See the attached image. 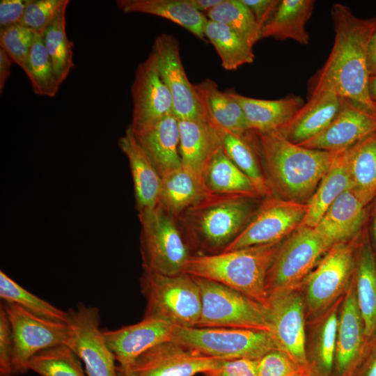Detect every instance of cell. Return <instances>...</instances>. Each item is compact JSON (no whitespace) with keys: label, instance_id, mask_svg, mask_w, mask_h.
Wrapping results in <instances>:
<instances>
[{"label":"cell","instance_id":"obj_44","mask_svg":"<svg viewBox=\"0 0 376 376\" xmlns=\"http://www.w3.org/2000/svg\"><path fill=\"white\" fill-rule=\"evenodd\" d=\"M69 3V0H29L20 24L36 33L43 34L58 13Z\"/></svg>","mask_w":376,"mask_h":376},{"label":"cell","instance_id":"obj_37","mask_svg":"<svg viewBox=\"0 0 376 376\" xmlns=\"http://www.w3.org/2000/svg\"><path fill=\"white\" fill-rule=\"evenodd\" d=\"M204 15L208 19L229 26L251 47L262 38L253 14L241 0H222Z\"/></svg>","mask_w":376,"mask_h":376},{"label":"cell","instance_id":"obj_19","mask_svg":"<svg viewBox=\"0 0 376 376\" xmlns=\"http://www.w3.org/2000/svg\"><path fill=\"white\" fill-rule=\"evenodd\" d=\"M175 325L157 318L141 321L115 330L103 331L108 347L120 366H131L136 359L152 347L171 340Z\"/></svg>","mask_w":376,"mask_h":376},{"label":"cell","instance_id":"obj_40","mask_svg":"<svg viewBox=\"0 0 376 376\" xmlns=\"http://www.w3.org/2000/svg\"><path fill=\"white\" fill-rule=\"evenodd\" d=\"M0 297L17 304L26 311L44 319L67 323L68 312L30 292L0 271Z\"/></svg>","mask_w":376,"mask_h":376},{"label":"cell","instance_id":"obj_17","mask_svg":"<svg viewBox=\"0 0 376 376\" xmlns=\"http://www.w3.org/2000/svg\"><path fill=\"white\" fill-rule=\"evenodd\" d=\"M272 335L278 349L308 369L303 296L296 290L269 298Z\"/></svg>","mask_w":376,"mask_h":376},{"label":"cell","instance_id":"obj_7","mask_svg":"<svg viewBox=\"0 0 376 376\" xmlns=\"http://www.w3.org/2000/svg\"><path fill=\"white\" fill-rule=\"evenodd\" d=\"M143 269L164 275L184 273L191 249L177 221L161 207L139 212Z\"/></svg>","mask_w":376,"mask_h":376},{"label":"cell","instance_id":"obj_23","mask_svg":"<svg viewBox=\"0 0 376 376\" xmlns=\"http://www.w3.org/2000/svg\"><path fill=\"white\" fill-rule=\"evenodd\" d=\"M368 203L350 188L330 205L314 228L331 246L346 242L361 228Z\"/></svg>","mask_w":376,"mask_h":376},{"label":"cell","instance_id":"obj_10","mask_svg":"<svg viewBox=\"0 0 376 376\" xmlns=\"http://www.w3.org/2000/svg\"><path fill=\"white\" fill-rule=\"evenodd\" d=\"M67 312L69 334L64 345L84 362L86 375L118 376L116 360L100 329L99 309L79 303Z\"/></svg>","mask_w":376,"mask_h":376},{"label":"cell","instance_id":"obj_29","mask_svg":"<svg viewBox=\"0 0 376 376\" xmlns=\"http://www.w3.org/2000/svg\"><path fill=\"white\" fill-rule=\"evenodd\" d=\"M347 150L338 153L320 182L307 203L308 210L300 226L314 228L337 198L354 187L349 169Z\"/></svg>","mask_w":376,"mask_h":376},{"label":"cell","instance_id":"obj_24","mask_svg":"<svg viewBox=\"0 0 376 376\" xmlns=\"http://www.w3.org/2000/svg\"><path fill=\"white\" fill-rule=\"evenodd\" d=\"M127 157L139 212L158 205L162 178L128 127L118 142Z\"/></svg>","mask_w":376,"mask_h":376},{"label":"cell","instance_id":"obj_50","mask_svg":"<svg viewBox=\"0 0 376 376\" xmlns=\"http://www.w3.org/2000/svg\"><path fill=\"white\" fill-rule=\"evenodd\" d=\"M13 60L8 54L0 47V93L2 94L8 79L10 75Z\"/></svg>","mask_w":376,"mask_h":376},{"label":"cell","instance_id":"obj_25","mask_svg":"<svg viewBox=\"0 0 376 376\" xmlns=\"http://www.w3.org/2000/svg\"><path fill=\"white\" fill-rule=\"evenodd\" d=\"M365 331L358 308L354 285H350L339 311L335 365L339 376H345L359 356Z\"/></svg>","mask_w":376,"mask_h":376},{"label":"cell","instance_id":"obj_27","mask_svg":"<svg viewBox=\"0 0 376 376\" xmlns=\"http://www.w3.org/2000/svg\"><path fill=\"white\" fill-rule=\"evenodd\" d=\"M116 3L125 14L140 13L161 17L183 27L202 41H207L204 35L207 18L188 0H118Z\"/></svg>","mask_w":376,"mask_h":376},{"label":"cell","instance_id":"obj_33","mask_svg":"<svg viewBox=\"0 0 376 376\" xmlns=\"http://www.w3.org/2000/svg\"><path fill=\"white\" fill-rule=\"evenodd\" d=\"M203 182L211 194L260 196L250 178L228 158L222 148L209 163Z\"/></svg>","mask_w":376,"mask_h":376},{"label":"cell","instance_id":"obj_47","mask_svg":"<svg viewBox=\"0 0 376 376\" xmlns=\"http://www.w3.org/2000/svg\"><path fill=\"white\" fill-rule=\"evenodd\" d=\"M257 360L237 358L222 360L217 368L204 375L210 376H258Z\"/></svg>","mask_w":376,"mask_h":376},{"label":"cell","instance_id":"obj_16","mask_svg":"<svg viewBox=\"0 0 376 376\" xmlns=\"http://www.w3.org/2000/svg\"><path fill=\"white\" fill-rule=\"evenodd\" d=\"M224 359H226L208 357L168 340L139 355L131 368L136 376H194L214 370Z\"/></svg>","mask_w":376,"mask_h":376},{"label":"cell","instance_id":"obj_46","mask_svg":"<svg viewBox=\"0 0 376 376\" xmlns=\"http://www.w3.org/2000/svg\"><path fill=\"white\" fill-rule=\"evenodd\" d=\"M14 339L8 315L0 306V375L13 376Z\"/></svg>","mask_w":376,"mask_h":376},{"label":"cell","instance_id":"obj_39","mask_svg":"<svg viewBox=\"0 0 376 376\" xmlns=\"http://www.w3.org/2000/svg\"><path fill=\"white\" fill-rule=\"evenodd\" d=\"M66 9L67 6L58 13L43 33L45 46L61 84L75 67L72 61L73 45L66 33Z\"/></svg>","mask_w":376,"mask_h":376},{"label":"cell","instance_id":"obj_53","mask_svg":"<svg viewBox=\"0 0 376 376\" xmlns=\"http://www.w3.org/2000/svg\"><path fill=\"white\" fill-rule=\"evenodd\" d=\"M360 376H376V350L368 361Z\"/></svg>","mask_w":376,"mask_h":376},{"label":"cell","instance_id":"obj_22","mask_svg":"<svg viewBox=\"0 0 376 376\" xmlns=\"http://www.w3.org/2000/svg\"><path fill=\"white\" fill-rule=\"evenodd\" d=\"M241 106L249 130L261 134H279L304 104L301 97L262 100L227 91Z\"/></svg>","mask_w":376,"mask_h":376},{"label":"cell","instance_id":"obj_30","mask_svg":"<svg viewBox=\"0 0 376 376\" xmlns=\"http://www.w3.org/2000/svg\"><path fill=\"white\" fill-rule=\"evenodd\" d=\"M313 0H281L271 18L263 26L261 37L293 40L308 45L309 34L306 25L312 15Z\"/></svg>","mask_w":376,"mask_h":376},{"label":"cell","instance_id":"obj_48","mask_svg":"<svg viewBox=\"0 0 376 376\" xmlns=\"http://www.w3.org/2000/svg\"><path fill=\"white\" fill-rule=\"evenodd\" d=\"M29 0H1L0 29L20 24Z\"/></svg>","mask_w":376,"mask_h":376},{"label":"cell","instance_id":"obj_4","mask_svg":"<svg viewBox=\"0 0 376 376\" xmlns=\"http://www.w3.org/2000/svg\"><path fill=\"white\" fill-rule=\"evenodd\" d=\"M281 244L192 254L184 273L223 284L269 308L266 280Z\"/></svg>","mask_w":376,"mask_h":376},{"label":"cell","instance_id":"obj_15","mask_svg":"<svg viewBox=\"0 0 376 376\" xmlns=\"http://www.w3.org/2000/svg\"><path fill=\"white\" fill-rule=\"evenodd\" d=\"M152 52L157 56L161 77L171 93L175 116L182 120L205 119L194 85L184 69L178 39L171 34H159L154 40Z\"/></svg>","mask_w":376,"mask_h":376},{"label":"cell","instance_id":"obj_45","mask_svg":"<svg viewBox=\"0 0 376 376\" xmlns=\"http://www.w3.org/2000/svg\"><path fill=\"white\" fill-rule=\"evenodd\" d=\"M258 376H310L306 369L279 349L271 350L257 361Z\"/></svg>","mask_w":376,"mask_h":376},{"label":"cell","instance_id":"obj_35","mask_svg":"<svg viewBox=\"0 0 376 376\" xmlns=\"http://www.w3.org/2000/svg\"><path fill=\"white\" fill-rule=\"evenodd\" d=\"M204 35L215 48L225 70H235L253 62V47L229 26L207 19Z\"/></svg>","mask_w":376,"mask_h":376},{"label":"cell","instance_id":"obj_21","mask_svg":"<svg viewBox=\"0 0 376 376\" xmlns=\"http://www.w3.org/2000/svg\"><path fill=\"white\" fill-rule=\"evenodd\" d=\"M343 97L329 91L310 93L306 103L280 132L288 141L300 144L325 129L338 113Z\"/></svg>","mask_w":376,"mask_h":376},{"label":"cell","instance_id":"obj_12","mask_svg":"<svg viewBox=\"0 0 376 376\" xmlns=\"http://www.w3.org/2000/svg\"><path fill=\"white\" fill-rule=\"evenodd\" d=\"M353 265L352 244L344 242L329 248L304 281L310 315H321L348 289Z\"/></svg>","mask_w":376,"mask_h":376},{"label":"cell","instance_id":"obj_57","mask_svg":"<svg viewBox=\"0 0 376 376\" xmlns=\"http://www.w3.org/2000/svg\"><path fill=\"white\" fill-rule=\"evenodd\" d=\"M205 375V376H210V375Z\"/></svg>","mask_w":376,"mask_h":376},{"label":"cell","instance_id":"obj_56","mask_svg":"<svg viewBox=\"0 0 376 376\" xmlns=\"http://www.w3.org/2000/svg\"><path fill=\"white\" fill-rule=\"evenodd\" d=\"M373 231L374 238L376 242V213L374 216V219H373Z\"/></svg>","mask_w":376,"mask_h":376},{"label":"cell","instance_id":"obj_3","mask_svg":"<svg viewBox=\"0 0 376 376\" xmlns=\"http://www.w3.org/2000/svg\"><path fill=\"white\" fill-rule=\"evenodd\" d=\"M242 195L207 193L177 219L190 249L198 254L222 252L256 212L252 201Z\"/></svg>","mask_w":376,"mask_h":376},{"label":"cell","instance_id":"obj_52","mask_svg":"<svg viewBox=\"0 0 376 376\" xmlns=\"http://www.w3.org/2000/svg\"><path fill=\"white\" fill-rule=\"evenodd\" d=\"M190 4L198 11L205 13L210 10L222 0H188Z\"/></svg>","mask_w":376,"mask_h":376},{"label":"cell","instance_id":"obj_38","mask_svg":"<svg viewBox=\"0 0 376 376\" xmlns=\"http://www.w3.org/2000/svg\"><path fill=\"white\" fill-rule=\"evenodd\" d=\"M24 72L29 77L32 89L36 95L53 97L58 92L61 84L45 46L43 34L35 33L27 68Z\"/></svg>","mask_w":376,"mask_h":376},{"label":"cell","instance_id":"obj_13","mask_svg":"<svg viewBox=\"0 0 376 376\" xmlns=\"http://www.w3.org/2000/svg\"><path fill=\"white\" fill-rule=\"evenodd\" d=\"M10 320L13 339V374L29 371V360L38 352L65 344L69 334L67 323L48 320L38 317L15 303L1 304Z\"/></svg>","mask_w":376,"mask_h":376},{"label":"cell","instance_id":"obj_51","mask_svg":"<svg viewBox=\"0 0 376 376\" xmlns=\"http://www.w3.org/2000/svg\"><path fill=\"white\" fill-rule=\"evenodd\" d=\"M368 66L370 75H376V28L368 45Z\"/></svg>","mask_w":376,"mask_h":376},{"label":"cell","instance_id":"obj_20","mask_svg":"<svg viewBox=\"0 0 376 376\" xmlns=\"http://www.w3.org/2000/svg\"><path fill=\"white\" fill-rule=\"evenodd\" d=\"M179 130L182 167L203 183L205 169L222 148L219 135L206 118L179 120Z\"/></svg>","mask_w":376,"mask_h":376},{"label":"cell","instance_id":"obj_6","mask_svg":"<svg viewBox=\"0 0 376 376\" xmlns=\"http://www.w3.org/2000/svg\"><path fill=\"white\" fill-rule=\"evenodd\" d=\"M194 277L199 287L202 301L201 313L196 327L245 329L272 333L269 308L223 284Z\"/></svg>","mask_w":376,"mask_h":376},{"label":"cell","instance_id":"obj_28","mask_svg":"<svg viewBox=\"0 0 376 376\" xmlns=\"http://www.w3.org/2000/svg\"><path fill=\"white\" fill-rule=\"evenodd\" d=\"M194 88L206 118L238 135L250 130L240 104L227 91H219L214 81L205 79L194 84Z\"/></svg>","mask_w":376,"mask_h":376},{"label":"cell","instance_id":"obj_11","mask_svg":"<svg viewBox=\"0 0 376 376\" xmlns=\"http://www.w3.org/2000/svg\"><path fill=\"white\" fill-rule=\"evenodd\" d=\"M307 210V203L268 196L223 251L281 242L301 225Z\"/></svg>","mask_w":376,"mask_h":376},{"label":"cell","instance_id":"obj_26","mask_svg":"<svg viewBox=\"0 0 376 376\" xmlns=\"http://www.w3.org/2000/svg\"><path fill=\"white\" fill-rule=\"evenodd\" d=\"M133 134L161 177L182 167L179 120L174 113L148 129Z\"/></svg>","mask_w":376,"mask_h":376},{"label":"cell","instance_id":"obj_31","mask_svg":"<svg viewBox=\"0 0 376 376\" xmlns=\"http://www.w3.org/2000/svg\"><path fill=\"white\" fill-rule=\"evenodd\" d=\"M206 119L217 131L226 155L250 178L260 196H271L265 172L260 164V157L251 139V130L244 135H238Z\"/></svg>","mask_w":376,"mask_h":376},{"label":"cell","instance_id":"obj_42","mask_svg":"<svg viewBox=\"0 0 376 376\" xmlns=\"http://www.w3.org/2000/svg\"><path fill=\"white\" fill-rule=\"evenodd\" d=\"M339 306L340 301H337L321 315L315 330V357L320 370L325 374L331 372L335 361Z\"/></svg>","mask_w":376,"mask_h":376},{"label":"cell","instance_id":"obj_54","mask_svg":"<svg viewBox=\"0 0 376 376\" xmlns=\"http://www.w3.org/2000/svg\"><path fill=\"white\" fill-rule=\"evenodd\" d=\"M368 89L371 100L376 103V75L369 76Z\"/></svg>","mask_w":376,"mask_h":376},{"label":"cell","instance_id":"obj_49","mask_svg":"<svg viewBox=\"0 0 376 376\" xmlns=\"http://www.w3.org/2000/svg\"><path fill=\"white\" fill-rule=\"evenodd\" d=\"M253 14L260 30L275 12L279 0H241Z\"/></svg>","mask_w":376,"mask_h":376},{"label":"cell","instance_id":"obj_36","mask_svg":"<svg viewBox=\"0 0 376 376\" xmlns=\"http://www.w3.org/2000/svg\"><path fill=\"white\" fill-rule=\"evenodd\" d=\"M347 150L353 188L369 203L376 195V132Z\"/></svg>","mask_w":376,"mask_h":376},{"label":"cell","instance_id":"obj_1","mask_svg":"<svg viewBox=\"0 0 376 376\" xmlns=\"http://www.w3.org/2000/svg\"><path fill=\"white\" fill-rule=\"evenodd\" d=\"M334 40L322 68L314 76L311 92H334L376 115V104L369 96L368 49L376 28V16L360 18L342 3L331 9Z\"/></svg>","mask_w":376,"mask_h":376},{"label":"cell","instance_id":"obj_5","mask_svg":"<svg viewBox=\"0 0 376 376\" xmlns=\"http://www.w3.org/2000/svg\"><path fill=\"white\" fill-rule=\"evenodd\" d=\"M140 286L146 301L143 318H157L178 327L197 325L202 301L194 276L186 273L164 275L143 269Z\"/></svg>","mask_w":376,"mask_h":376},{"label":"cell","instance_id":"obj_41","mask_svg":"<svg viewBox=\"0 0 376 376\" xmlns=\"http://www.w3.org/2000/svg\"><path fill=\"white\" fill-rule=\"evenodd\" d=\"M28 369L40 376H87L78 357L64 344L36 353L29 360Z\"/></svg>","mask_w":376,"mask_h":376},{"label":"cell","instance_id":"obj_58","mask_svg":"<svg viewBox=\"0 0 376 376\" xmlns=\"http://www.w3.org/2000/svg\"><path fill=\"white\" fill-rule=\"evenodd\" d=\"M376 104V103H375Z\"/></svg>","mask_w":376,"mask_h":376},{"label":"cell","instance_id":"obj_2","mask_svg":"<svg viewBox=\"0 0 376 376\" xmlns=\"http://www.w3.org/2000/svg\"><path fill=\"white\" fill-rule=\"evenodd\" d=\"M251 136L272 196L299 203L309 201L340 152L308 148L279 134L251 130Z\"/></svg>","mask_w":376,"mask_h":376},{"label":"cell","instance_id":"obj_9","mask_svg":"<svg viewBox=\"0 0 376 376\" xmlns=\"http://www.w3.org/2000/svg\"><path fill=\"white\" fill-rule=\"evenodd\" d=\"M330 247L314 228L299 226L281 244L269 270L268 297L297 290Z\"/></svg>","mask_w":376,"mask_h":376},{"label":"cell","instance_id":"obj_43","mask_svg":"<svg viewBox=\"0 0 376 376\" xmlns=\"http://www.w3.org/2000/svg\"><path fill=\"white\" fill-rule=\"evenodd\" d=\"M34 37L35 32L22 24L0 29V47L24 72Z\"/></svg>","mask_w":376,"mask_h":376},{"label":"cell","instance_id":"obj_8","mask_svg":"<svg viewBox=\"0 0 376 376\" xmlns=\"http://www.w3.org/2000/svg\"><path fill=\"white\" fill-rule=\"evenodd\" d=\"M171 340L208 357L228 359L257 360L278 349L271 333L245 329L175 326Z\"/></svg>","mask_w":376,"mask_h":376},{"label":"cell","instance_id":"obj_14","mask_svg":"<svg viewBox=\"0 0 376 376\" xmlns=\"http://www.w3.org/2000/svg\"><path fill=\"white\" fill-rule=\"evenodd\" d=\"M131 96L133 110L129 127L134 133L148 129L173 113L172 97L152 51L136 68Z\"/></svg>","mask_w":376,"mask_h":376},{"label":"cell","instance_id":"obj_34","mask_svg":"<svg viewBox=\"0 0 376 376\" xmlns=\"http://www.w3.org/2000/svg\"><path fill=\"white\" fill-rule=\"evenodd\" d=\"M354 287L365 337L371 338L376 333V261L368 242L359 252Z\"/></svg>","mask_w":376,"mask_h":376},{"label":"cell","instance_id":"obj_55","mask_svg":"<svg viewBox=\"0 0 376 376\" xmlns=\"http://www.w3.org/2000/svg\"><path fill=\"white\" fill-rule=\"evenodd\" d=\"M118 370L122 376H136L132 371L131 366H127L123 368H118Z\"/></svg>","mask_w":376,"mask_h":376},{"label":"cell","instance_id":"obj_18","mask_svg":"<svg viewBox=\"0 0 376 376\" xmlns=\"http://www.w3.org/2000/svg\"><path fill=\"white\" fill-rule=\"evenodd\" d=\"M376 132V115L343 98L340 109L322 132L298 144L329 152L345 150Z\"/></svg>","mask_w":376,"mask_h":376},{"label":"cell","instance_id":"obj_32","mask_svg":"<svg viewBox=\"0 0 376 376\" xmlns=\"http://www.w3.org/2000/svg\"><path fill=\"white\" fill-rule=\"evenodd\" d=\"M161 178L158 205L175 220L209 193L201 181L182 167Z\"/></svg>","mask_w":376,"mask_h":376}]
</instances>
